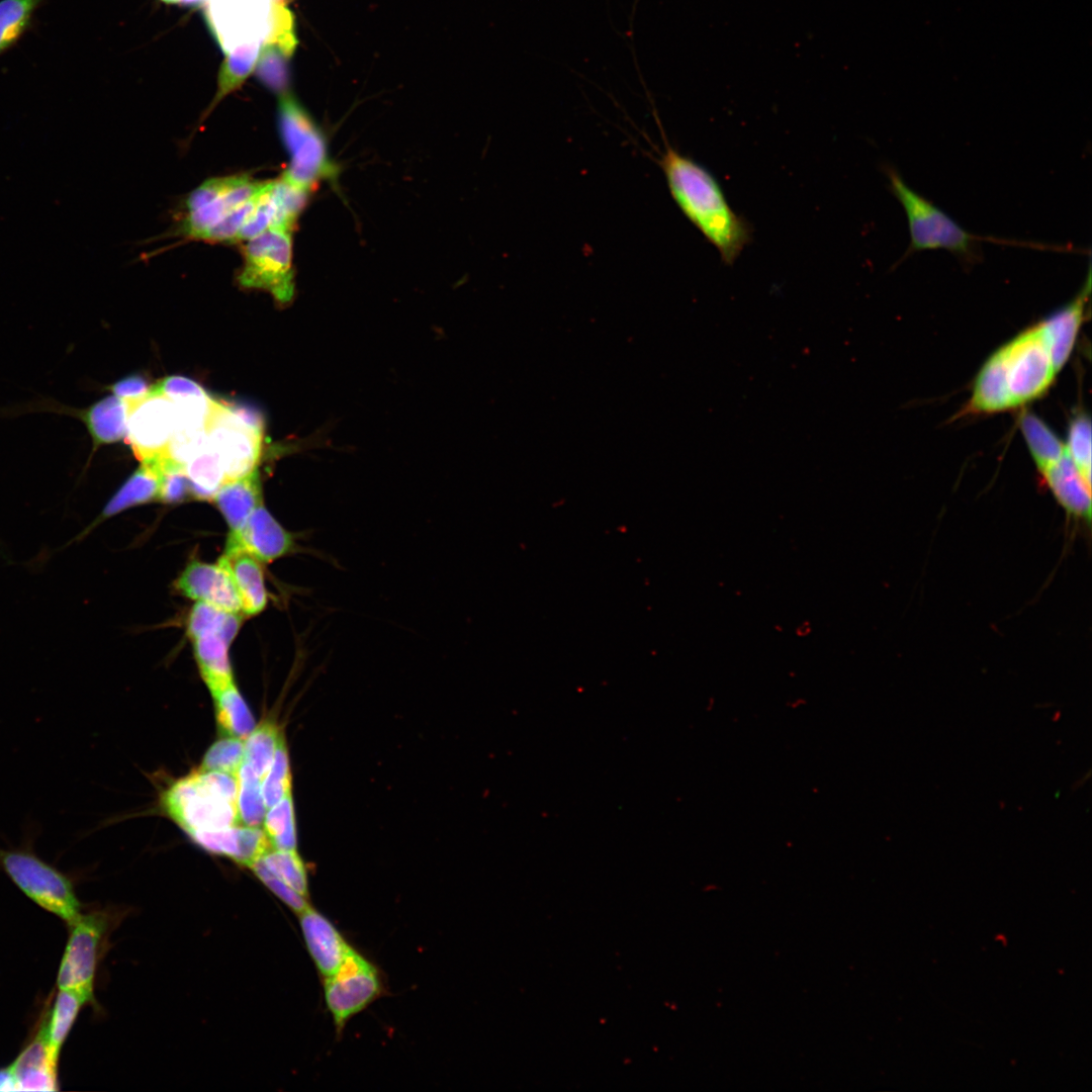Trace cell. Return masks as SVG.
<instances>
[{
	"label": "cell",
	"mask_w": 1092,
	"mask_h": 1092,
	"mask_svg": "<svg viewBox=\"0 0 1092 1092\" xmlns=\"http://www.w3.org/2000/svg\"><path fill=\"white\" fill-rule=\"evenodd\" d=\"M659 164L679 209L732 265L751 241L750 224L732 209L717 179L692 158L666 145Z\"/></svg>",
	"instance_id": "obj_1"
},
{
	"label": "cell",
	"mask_w": 1092,
	"mask_h": 1092,
	"mask_svg": "<svg viewBox=\"0 0 1092 1092\" xmlns=\"http://www.w3.org/2000/svg\"><path fill=\"white\" fill-rule=\"evenodd\" d=\"M889 189L902 205L908 221L910 243L902 259L927 250H945L964 265L983 259L982 242L1043 249L1042 245L1012 240L981 237L959 224L940 207L913 190L892 166L884 168Z\"/></svg>",
	"instance_id": "obj_2"
},
{
	"label": "cell",
	"mask_w": 1092,
	"mask_h": 1092,
	"mask_svg": "<svg viewBox=\"0 0 1092 1092\" xmlns=\"http://www.w3.org/2000/svg\"><path fill=\"white\" fill-rule=\"evenodd\" d=\"M238 777L197 769L172 784L162 796L167 814L189 834L240 825Z\"/></svg>",
	"instance_id": "obj_3"
},
{
	"label": "cell",
	"mask_w": 1092,
	"mask_h": 1092,
	"mask_svg": "<svg viewBox=\"0 0 1092 1092\" xmlns=\"http://www.w3.org/2000/svg\"><path fill=\"white\" fill-rule=\"evenodd\" d=\"M38 832L30 825L18 845L0 846V871L33 903L70 924L82 913L81 902L71 877L36 853Z\"/></svg>",
	"instance_id": "obj_4"
},
{
	"label": "cell",
	"mask_w": 1092,
	"mask_h": 1092,
	"mask_svg": "<svg viewBox=\"0 0 1092 1092\" xmlns=\"http://www.w3.org/2000/svg\"><path fill=\"white\" fill-rule=\"evenodd\" d=\"M279 97V129L290 155L289 166L281 177L309 191L320 179L333 172L326 143L308 113L290 93Z\"/></svg>",
	"instance_id": "obj_5"
},
{
	"label": "cell",
	"mask_w": 1092,
	"mask_h": 1092,
	"mask_svg": "<svg viewBox=\"0 0 1092 1092\" xmlns=\"http://www.w3.org/2000/svg\"><path fill=\"white\" fill-rule=\"evenodd\" d=\"M238 282L245 288L268 291L280 305L295 292L291 232L271 228L246 242Z\"/></svg>",
	"instance_id": "obj_6"
},
{
	"label": "cell",
	"mask_w": 1092,
	"mask_h": 1092,
	"mask_svg": "<svg viewBox=\"0 0 1092 1092\" xmlns=\"http://www.w3.org/2000/svg\"><path fill=\"white\" fill-rule=\"evenodd\" d=\"M68 925L69 936L57 975L58 989L75 992L87 1003H92L108 916L101 911L81 913Z\"/></svg>",
	"instance_id": "obj_7"
},
{
	"label": "cell",
	"mask_w": 1092,
	"mask_h": 1092,
	"mask_svg": "<svg viewBox=\"0 0 1092 1092\" xmlns=\"http://www.w3.org/2000/svg\"><path fill=\"white\" fill-rule=\"evenodd\" d=\"M260 185L261 182L245 174L206 180L187 197L179 233L186 238L202 240L210 229L243 205Z\"/></svg>",
	"instance_id": "obj_8"
},
{
	"label": "cell",
	"mask_w": 1092,
	"mask_h": 1092,
	"mask_svg": "<svg viewBox=\"0 0 1092 1092\" xmlns=\"http://www.w3.org/2000/svg\"><path fill=\"white\" fill-rule=\"evenodd\" d=\"M381 990L377 968L351 947L339 970L324 981L325 1002L338 1033L353 1016L376 1000Z\"/></svg>",
	"instance_id": "obj_9"
},
{
	"label": "cell",
	"mask_w": 1092,
	"mask_h": 1092,
	"mask_svg": "<svg viewBox=\"0 0 1092 1092\" xmlns=\"http://www.w3.org/2000/svg\"><path fill=\"white\" fill-rule=\"evenodd\" d=\"M205 431L220 458L226 482L258 469L264 435L246 425L222 401L212 399Z\"/></svg>",
	"instance_id": "obj_10"
},
{
	"label": "cell",
	"mask_w": 1092,
	"mask_h": 1092,
	"mask_svg": "<svg viewBox=\"0 0 1092 1092\" xmlns=\"http://www.w3.org/2000/svg\"><path fill=\"white\" fill-rule=\"evenodd\" d=\"M1001 350L1013 405L1041 395L1057 372L1039 325L1021 333Z\"/></svg>",
	"instance_id": "obj_11"
},
{
	"label": "cell",
	"mask_w": 1092,
	"mask_h": 1092,
	"mask_svg": "<svg viewBox=\"0 0 1092 1092\" xmlns=\"http://www.w3.org/2000/svg\"><path fill=\"white\" fill-rule=\"evenodd\" d=\"M127 404L126 442L142 462L161 458L176 428L174 402L155 385L140 399Z\"/></svg>",
	"instance_id": "obj_12"
},
{
	"label": "cell",
	"mask_w": 1092,
	"mask_h": 1092,
	"mask_svg": "<svg viewBox=\"0 0 1092 1092\" xmlns=\"http://www.w3.org/2000/svg\"><path fill=\"white\" fill-rule=\"evenodd\" d=\"M27 412H50L79 419L92 439L94 453L100 446L115 443L126 437L127 404L125 400L109 395L85 408H75L50 398H40L26 404Z\"/></svg>",
	"instance_id": "obj_13"
},
{
	"label": "cell",
	"mask_w": 1092,
	"mask_h": 1092,
	"mask_svg": "<svg viewBox=\"0 0 1092 1092\" xmlns=\"http://www.w3.org/2000/svg\"><path fill=\"white\" fill-rule=\"evenodd\" d=\"M174 585L188 599L226 612L242 613L241 599L232 574L219 559L216 563L191 560Z\"/></svg>",
	"instance_id": "obj_14"
},
{
	"label": "cell",
	"mask_w": 1092,
	"mask_h": 1092,
	"mask_svg": "<svg viewBox=\"0 0 1092 1092\" xmlns=\"http://www.w3.org/2000/svg\"><path fill=\"white\" fill-rule=\"evenodd\" d=\"M225 546L239 547L261 563H269L297 551L294 535L287 531L260 504L244 526L236 533H229Z\"/></svg>",
	"instance_id": "obj_15"
},
{
	"label": "cell",
	"mask_w": 1092,
	"mask_h": 1092,
	"mask_svg": "<svg viewBox=\"0 0 1092 1092\" xmlns=\"http://www.w3.org/2000/svg\"><path fill=\"white\" fill-rule=\"evenodd\" d=\"M188 835L203 849L226 856L248 868L272 848L265 831L259 827L242 824L221 829L194 831Z\"/></svg>",
	"instance_id": "obj_16"
},
{
	"label": "cell",
	"mask_w": 1092,
	"mask_h": 1092,
	"mask_svg": "<svg viewBox=\"0 0 1092 1092\" xmlns=\"http://www.w3.org/2000/svg\"><path fill=\"white\" fill-rule=\"evenodd\" d=\"M299 924L307 950L323 978L334 975L351 946L337 927L310 905L299 913Z\"/></svg>",
	"instance_id": "obj_17"
},
{
	"label": "cell",
	"mask_w": 1092,
	"mask_h": 1092,
	"mask_svg": "<svg viewBox=\"0 0 1092 1092\" xmlns=\"http://www.w3.org/2000/svg\"><path fill=\"white\" fill-rule=\"evenodd\" d=\"M1091 291V266L1086 280L1077 296L1068 304L1039 324L1043 341L1058 372L1068 360L1084 320V311Z\"/></svg>",
	"instance_id": "obj_18"
},
{
	"label": "cell",
	"mask_w": 1092,
	"mask_h": 1092,
	"mask_svg": "<svg viewBox=\"0 0 1092 1092\" xmlns=\"http://www.w3.org/2000/svg\"><path fill=\"white\" fill-rule=\"evenodd\" d=\"M1042 474L1052 493L1070 516L1090 521L1091 483L1084 478L1067 451Z\"/></svg>",
	"instance_id": "obj_19"
},
{
	"label": "cell",
	"mask_w": 1092,
	"mask_h": 1092,
	"mask_svg": "<svg viewBox=\"0 0 1092 1092\" xmlns=\"http://www.w3.org/2000/svg\"><path fill=\"white\" fill-rule=\"evenodd\" d=\"M58 1062L36 1034L9 1065L16 1091L58 1090Z\"/></svg>",
	"instance_id": "obj_20"
},
{
	"label": "cell",
	"mask_w": 1092,
	"mask_h": 1092,
	"mask_svg": "<svg viewBox=\"0 0 1092 1092\" xmlns=\"http://www.w3.org/2000/svg\"><path fill=\"white\" fill-rule=\"evenodd\" d=\"M219 560L232 574L241 599L242 613L246 616L261 613L268 603L261 562L242 548L232 546H225Z\"/></svg>",
	"instance_id": "obj_21"
},
{
	"label": "cell",
	"mask_w": 1092,
	"mask_h": 1092,
	"mask_svg": "<svg viewBox=\"0 0 1092 1092\" xmlns=\"http://www.w3.org/2000/svg\"><path fill=\"white\" fill-rule=\"evenodd\" d=\"M160 490V469L158 459L142 461L141 466L127 478L119 489L109 498L96 520L73 541L81 539L100 522L122 511L158 499Z\"/></svg>",
	"instance_id": "obj_22"
},
{
	"label": "cell",
	"mask_w": 1092,
	"mask_h": 1092,
	"mask_svg": "<svg viewBox=\"0 0 1092 1092\" xmlns=\"http://www.w3.org/2000/svg\"><path fill=\"white\" fill-rule=\"evenodd\" d=\"M212 502L228 523L230 533L241 530L253 511L263 502L258 469L245 477L224 483Z\"/></svg>",
	"instance_id": "obj_23"
},
{
	"label": "cell",
	"mask_w": 1092,
	"mask_h": 1092,
	"mask_svg": "<svg viewBox=\"0 0 1092 1092\" xmlns=\"http://www.w3.org/2000/svg\"><path fill=\"white\" fill-rule=\"evenodd\" d=\"M191 641L201 677L211 695L234 685L228 653L231 642L218 632H206Z\"/></svg>",
	"instance_id": "obj_24"
},
{
	"label": "cell",
	"mask_w": 1092,
	"mask_h": 1092,
	"mask_svg": "<svg viewBox=\"0 0 1092 1092\" xmlns=\"http://www.w3.org/2000/svg\"><path fill=\"white\" fill-rule=\"evenodd\" d=\"M1014 406L1007 383L1006 367L1001 349L981 368L974 384L970 411L995 413Z\"/></svg>",
	"instance_id": "obj_25"
},
{
	"label": "cell",
	"mask_w": 1092,
	"mask_h": 1092,
	"mask_svg": "<svg viewBox=\"0 0 1092 1092\" xmlns=\"http://www.w3.org/2000/svg\"><path fill=\"white\" fill-rule=\"evenodd\" d=\"M85 1004L88 1003L77 993L58 989L54 1002L37 1032L56 1060L59 1061L62 1048Z\"/></svg>",
	"instance_id": "obj_26"
},
{
	"label": "cell",
	"mask_w": 1092,
	"mask_h": 1092,
	"mask_svg": "<svg viewBox=\"0 0 1092 1092\" xmlns=\"http://www.w3.org/2000/svg\"><path fill=\"white\" fill-rule=\"evenodd\" d=\"M189 480L190 492L199 500H210L226 483L225 473L220 458L207 442L184 465Z\"/></svg>",
	"instance_id": "obj_27"
},
{
	"label": "cell",
	"mask_w": 1092,
	"mask_h": 1092,
	"mask_svg": "<svg viewBox=\"0 0 1092 1092\" xmlns=\"http://www.w3.org/2000/svg\"><path fill=\"white\" fill-rule=\"evenodd\" d=\"M263 46L262 38H256L234 48L225 57L218 71L217 90L207 113L230 93L240 88L254 71Z\"/></svg>",
	"instance_id": "obj_28"
},
{
	"label": "cell",
	"mask_w": 1092,
	"mask_h": 1092,
	"mask_svg": "<svg viewBox=\"0 0 1092 1092\" xmlns=\"http://www.w3.org/2000/svg\"><path fill=\"white\" fill-rule=\"evenodd\" d=\"M211 696L219 730L228 737L245 740L254 730L255 720L236 685Z\"/></svg>",
	"instance_id": "obj_29"
},
{
	"label": "cell",
	"mask_w": 1092,
	"mask_h": 1092,
	"mask_svg": "<svg viewBox=\"0 0 1092 1092\" xmlns=\"http://www.w3.org/2000/svg\"><path fill=\"white\" fill-rule=\"evenodd\" d=\"M1019 426L1031 455L1041 472L1056 463L1065 453L1066 448L1061 441L1033 414L1024 412L1020 416Z\"/></svg>",
	"instance_id": "obj_30"
},
{
	"label": "cell",
	"mask_w": 1092,
	"mask_h": 1092,
	"mask_svg": "<svg viewBox=\"0 0 1092 1092\" xmlns=\"http://www.w3.org/2000/svg\"><path fill=\"white\" fill-rule=\"evenodd\" d=\"M242 613H231L203 602H197L189 612L186 634L193 639L206 632H218L231 643L243 622Z\"/></svg>",
	"instance_id": "obj_31"
},
{
	"label": "cell",
	"mask_w": 1092,
	"mask_h": 1092,
	"mask_svg": "<svg viewBox=\"0 0 1092 1092\" xmlns=\"http://www.w3.org/2000/svg\"><path fill=\"white\" fill-rule=\"evenodd\" d=\"M43 0H0V55L31 27L35 11Z\"/></svg>",
	"instance_id": "obj_32"
},
{
	"label": "cell",
	"mask_w": 1092,
	"mask_h": 1092,
	"mask_svg": "<svg viewBox=\"0 0 1092 1092\" xmlns=\"http://www.w3.org/2000/svg\"><path fill=\"white\" fill-rule=\"evenodd\" d=\"M282 733L272 721H263L244 741V762L263 780L271 766Z\"/></svg>",
	"instance_id": "obj_33"
},
{
	"label": "cell",
	"mask_w": 1092,
	"mask_h": 1092,
	"mask_svg": "<svg viewBox=\"0 0 1092 1092\" xmlns=\"http://www.w3.org/2000/svg\"><path fill=\"white\" fill-rule=\"evenodd\" d=\"M258 860L279 882L308 897L306 868L296 849L271 848Z\"/></svg>",
	"instance_id": "obj_34"
},
{
	"label": "cell",
	"mask_w": 1092,
	"mask_h": 1092,
	"mask_svg": "<svg viewBox=\"0 0 1092 1092\" xmlns=\"http://www.w3.org/2000/svg\"><path fill=\"white\" fill-rule=\"evenodd\" d=\"M237 777L240 822L242 825L259 827L267 811L262 794V779L246 762H243Z\"/></svg>",
	"instance_id": "obj_35"
},
{
	"label": "cell",
	"mask_w": 1092,
	"mask_h": 1092,
	"mask_svg": "<svg viewBox=\"0 0 1092 1092\" xmlns=\"http://www.w3.org/2000/svg\"><path fill=\"white\" fill-rule=\"evenodd\" d=\"M290 57L276 44H263L255 66L259 81L279 96L289 93Z\"/></svg>",
	"instance_id": "obj_36"
},
{
	"label": "cell",
	"mask_w": 1092,
	"mask_h": 1092,
	"mask_svg": "<svg viewBox=\"0 0 1092 1092\" xmlns=\"http://www.w3.org/2000/svg\"><path fill=\"white\" fill-rule=\"evenodd\" d=\"M277 211L276 180L261 182L249 218L240 231L237 242H247L273 228Z\"/></svg>",
	"instance_id": "obj_37"
},
{
	"label": "cell",
	"mask_w": 1092,
	"mask_h": 1092,
	"mask_svg": "<svg viewBox=\"0 0 1092 1092\" xmlns=\"http://www.w3.org/2000/svg\"><path fill=\"white\" fill-rule=\"evenodd\" d=\"M266 811L263 823L272 848L296 849V831L291 795Z\"/></svg>",
	"instance_id": "obj_38"
},
{
	"label": "cell",
	"mask_w": 1092,
	"mask_h": 1092,
	"mask_svg": "<svg viewBox=\"0 0 1092 1092\" xmlns=\"http://www.w3.org/2000/svg\"><path fill=\"white\" fill-rule=\"evenodd\" d=\"M266 809L291 795V770L284 737L280 740L270 768L262 780Z\"/></svg>",
	"instance_id": "obj_39"
},
{
	"label": "cell",
	"mask_w": 1092,
	"mask_h": 1092,
	"mask_svg": "<svg viewBox=\"0 0 1092 1092\" xmlns=\"http://www.w3.org/2000/svg\"><path fill=\"white\" fill-rule=\"evenodd\" d=\"M244 762V740L225 737L215 741L203 756L201 770L238 776Z\"/></svg>",
	"instance_id": "obj_40"
},
{
	"label": "cell",
	"mask_w": 1092,
	"mask_h": 1092,
	"mask_svg": "<svg viewBox=\"0 0 1092 1092\" xmlns=\"http://www.w3.org/2000/svg\"><path fill=\"white\" fill-rule=\"evenodd\" d=\"M1066 451L1091 483V427L1089 418L1083 413L1076 415L1070 423Z\"/></svg>",
	"instance_id": "obj_41"
},
{
	"label": "cell",
	"mask_w": 1092,
	"mask_h": 1092,
	"mask_svg": "<svg viewBox=\"0 0 1092 1092\" xmlns=\"http://www.w3.org/2000/svg\"><path fill=\"white\" fill-rule=\"evenodd\" d=\"M160 490L158 500L166 504L183 502L190 492L189 480L183 465L167 458H158Z\"/></svg>",
	"instance_id": "obj_42"
},
{
	"label": "cell",
	"mask_w": 1092,
	"mask_h": 1092,
	"mask_svg": "<svg viewBox=\"0 0 1092 1092\" xmlns=\"http://www.w3.org/2000/svg\"><path fill=\"white\" fill-rule=\"evenodd\" d=\"M250 869L260 879V881L286 906L292 911L299 914L305 908L309 906L307 898L298 894L293 889L289 888L285 884L279 882L273 876H271L261 864L259 860H256Z\"/></svg>",
	"instance_id": "obj_43"
},
{
	"label": "cell",
	"mask_w": 1092,
	"mask_h": 1092,
	"mask_svg": "<svg viewBox=\"0 0 1092 1092\" xmlns=\"http://www.w3.org/2000/svg\"><path fill=\"white\" fill-rule=\"evenodd\" d=\"M107 389L125 401H133L145 396L151 387L145 377L134 374L118 380Z\"/></svg>",
	"instance_id": "obj_44"
},
{
	"label": "cell",
	"mask_w": 1092,
	"mask_h": 1092,
	"mask_svg": "<svg viewBox=\"0 0 1092 1092\" xmlns=\"http://www.w3.org/2000/svg\"><path fill=\"white\" fill-rule=\"evenodd\" d=\"M222 402L251 429L264 435L265 422L259 411L250 404L228 401Z\"/></svg>",
	"instance_id": "obj_45"
},
{
	"label": "cell",
	"mask_w": 1092,
	"mask_h": 1092,
	"mask_svg": "<svg viewBox=\"0 0 1092 1092\" xmlns=\"http://www.w3.org/2000/svg\"><path fill=\"white\" fill-rule=\"evenodd\" d=\"M0 1091H16L9 1066L0 1068Z\"/></svg>",
	"instance_id": "obj_46"
},
{
	"label": "cell",
	"mask_w": 1092,
	"mask_h": 1092,
	"mask_svg": "<svg viewBox=\"0 0 1092 1092\" xmlns=\"http://www.w3.org/2000/svg\"><path fill=\"white\" fill-rule=\"evenodd\" d=\"M271 2L276 3V4L286 5L288 3V0H271Z\"/></svg>",
	"instance_id": "obj_47"
},
{
	"label": "cell",
	"mask_w": 1092,
	"mask_h": 1092,
	"mask_svg": "<svg viewBox=\"0 0 1092 1092\" xmlns=\"http://www.w3.org/2000/svg\"><path fill=\"white\" fill-rule=\"evenodd\" d=\"M162 1H164V2H166V3H170V4H173V3H178V2H179V0H162Z\"/></svg>",
	"instance_id": "obj_48"
}]
</instances>
